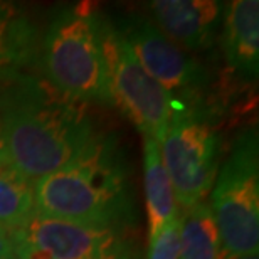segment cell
Wrapping results in <instances>:
<instances>
[{
    "label": "cell",
    "instance_id": "obj_2",
    "mask_svg": "<svg viewBox=\"0 0 259 259\" xmlns=\"http://www.w3.org/2000/svg\"><path fill=\"white\" fill-rule=\"evenodd\" d=\"M37 215L84 226L135 224L132 168L115 135L96 133L58 172L34 184Z\"/></svg>",
    "mask_w": 259,
    "mask_h": 259
},
{
    "label": "cell",
    "instance_id": "obj_19",
    "mask_svg": "<svg viewBox=\"0 0 259 259\" xmlns=\"http://www.w3.org/2000/svg\"><path fill=\"white\" fill-rule=\"evenodd\" d=\"M231 259H257V254H244V256H236Z\"/></svg>",
    "mask_w": 259,
    "mask_h": 259
},
{
    "label": "cell",
    "instance_id": "obj_15",
    "mask_svg": "<svg viewBox=\"0 0 259 259\" xmlns=\"http://www.w3.org/2000/svg\"><path fill=\"white\" fill-rule=\"evenodd\" d=\"M147 259L180 257V214L174 217L153 239H150Z\"/></svg>",
    "mask_w": 259,
    "mask_h": 259
},
{
    "label": "cell",
    "instance_id": "obj_4",
    "mask_svg": "<svg viewBox=\"0 0 259 259\" xmlns=\"http://www.w3.org/2000/svg\"><path fill=\"white\" fill-rule=\"evenodd\" d=\"M259 143L257 130L237 135L210 189V210L226 259L257 254L259 247Z\"/></svg>",
    "mask_w": 259,
    "mask_h": 259
},
{
    "label": "cell",
    "instance_id": "obj_10",
    "mask_svg": "<svg viewBox=\"0 0 259 259\" xmlns=\"http://www.w3.org/2000/svg\"><path fill=\"white\" fill-rule=\"evenodd\" d=\"M224 54L242 79L256 81L259 72V2L236 0L224 4Z\"/></svg>",
    "mask_w": 259,
    "mask_h": 259
},
{
    "label": "cell",
    "instance_id": "obj_8",
    "mask_svg": "<svg viewBox=\"0 0 259 259\" xmlns=\"http://www.w3.org/2000/svg\"><path fill=\"white\" fill-rule=\"evenodd\" d=\"M14 254L25 259L42 251L53 259H138L133 237L125 229L84 226L35 215L32 222L10 234Z\"/></svg>",
    "mask_w": 259,
    "mask_h": 259
},
{
    "label": "cell",
    "instance_id": "obj_14",
    "mask_svg": "<svg viewBox=\"0 0 259 259\" xmlns=\"http://www.w3.org/2000/svg\"><path fill=\"white\" fill-rule=\"evenodd\" d=\"M35 215L34 182L5 158L0 162V227L12 234L27 227Z\"/></svg>",
    "mask_w": 259,
    "mask_h": 259
},
{
    "label": "cell",
    "instance_id": "obj_18",
    "mask_svg": "<svg viewBox=\"0 0 259 259\" xmlns=\"http://www.w3.org/2000/svg\"><path fill=\"white\" fill-rule=\"evenodd\" d=\"M7 158L5 157V147H4V137H2V123H0V162Z\"/></svg>",
    "mask_w": 259,
    "mask_h": 259
},
{
    "label": "cell",
    "instance_id": "obj_3",
    "mask_svg": "<svg viewBox=\"0 0 259 259\" xmlns=\"http://www.w3.org/2000/svg\"><path fill=\"white\" fill-rule=\"evenodd\" d=\"M44 79L71 100L113 105L103 53V17L91 4L56 12L40 51Z\"/></svg>",
    "mask_w": 259,
    "mask_h": 259
},
{
    "label": "cell",
    "instance_id": "obj_13",
    "mask_svg": "<svg viewBox=\"0 0 259 259\" xmlns=\"http://www.w3.org/2000/svg\"><path fill=\"white\" fill-rule=\"evenodd\" d=\"M179 259H226L209 200H200L180 214Z\"/></svg>",
    "mask_w": 259,
    "mask_h": 259
},
{
    "label": "cell",
    "instance_id": "obj_6",
    "mask_svg": "<svg viewBox=\"0 0 259 259\" xmlns=\"http://www.w3.org/2000/svg\"><path fill=\"white\" fill-rule=\"evenodd\" d=\"M103 53L108 86L116 105L142 132L162 143L174 111L168 93L143 69L115 22L103 19Z\"/></svg>",
    "mask_w": 259,
    "mask_h": 259
},
{
    "label": "cell",
    "instance_id": "obj_5",
    "mask_svg": "<svg viewBox=\"0 0 259 259\" xmlns=\"http://www.w3.org/2000/svg\"><path fill=\"white\" fill-rule=\"evenodd\" d=\"M160 150L180 209L205 200L219 170L221 142L214 111L205 105H174Z\"/></svg>",
    "mask_w": 259,
    "mask_h": 259
},
{
    "label": "cell",
    "instance_id": "obj_1",
    "mask_svg": "<svg viewBox=\"0 0 259 259\" xmlns=\"http://www.w3.org/2000/svg\"><path fill=\"white\" fill-rule=\"evenodd\" d=\"M0 123L5 157L34 184L69 163L96 135L84 103L34 74L0 82Z\"/></svg>",
    "mask_w": 259,
    "mask_h": 259
},
{
    "label": "cell",
    "instance_id": "obj_16",
    "mask_svg": "<svg viewBox=\"0 0 259 259\" xmlns=\"http://www.w3.org/2000/svg\"><path fill=\"white\" fill-rule=\"evenodd\" d=\"M7 257H15L12 239H10L9 232L0 227V259H7Z\"/></svg>",
    "mask_w": 259,
    "mask_h": 259
},
{
    "label": "cell",
    "instance_id": "obj_12",
    "mask_svg": "<svg viewBox=\"0 0 259 259\" xmlns=\"http://www.w3.org/2000/svg\"><path fill=\"white\" fill-rule=\"evenodd\" d=\"M143 179L147 195L148 241L153 239L174 217L179 215L174 187L165 170L160 143L143 138Z\"/></svg>",
    "mask_w": 259,
    "mask_h": 259
},
{
    "label": "cell",
    "instance_id": "obj_11",
    "mask_svg": "<svg viewBox=\"0 0 259 259\" xmlns=\"http://www.w3.org/2000/svg\"><path fill=\"white\" fill-rule=\"evenodd\" d=\"M37 56V29L24 9L0 2V82L24 74Z\"/></svg>",
    "mask_w": 259,
    "mask_h": 259
},
{
    "label": "cell",
    "instance_id": "obj_20",
    "mask_svg": "<svg viewBox=\"0 0 259 259\" xmlns=\"http://www.w3.org/2000/svg\"><path fill=\"white\" fill-rule=\"evenodd\" d=\"M7 259H17V257H7Z\"/></svg>",
    "mask_w": 259,
    "mask_h": 259
},
{
    "label": "cell",
    "instance_id": "obj_9",
    "mask_svg": "<svg viewBox=\"0 0 259 259\" xmlns=\"http://www.w3.org/2000/svg\"><path fill=\"white\" fill-rule=\"evenodd\" d=\"M155 25L179 48L190 53L209 49L224 4L210 0H155L150 4Z\"/></svg>",
    "mask_w": 259,
    "mask_h": 259
},
{
    "label": "cell",
    "instance_id": "obj_17",
    "mask_svg": "<svg viewBox=\"0 0 259 259\" xmlns=\"http://www.w3.org/2000/svg\"><path fill=\"white\" fill-rule=\"evenodd\" d=\"M25 259H53L49 254H46L42 251H34L32 254H29Z\"/></svg>",
    "mask_w": 259,
    "mask_h": 259
},
{
    "label": "cell",
    "instance_id": "obj_7",
    "mask_svg": "<svg viewBox=\"0 0 259 259\" xmlns=\"http://www.w3.org/2000/svg\"><path fill=\"white\" fill-rule=\"evenodd\" d=\"M115 25L138 63L168 93L174 105H205L210 76L194 56L174 44L155 22L142 15H128Z\"/></svg>",
    "mask_w": 259,
    "mask_h": 259
}]
</instances>
